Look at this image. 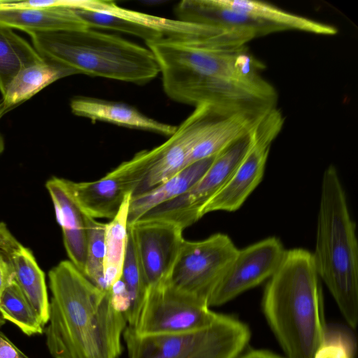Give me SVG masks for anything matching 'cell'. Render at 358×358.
Instances as JSON below:
<instances>
[{
  "instance_id": "cell-13",
  "label": "cell",
  "mask_w": 358,
  "mask_h": 358,
  "mask_svg": "<svg viewBox=\"0 0 358 358\" xmlns=\"http://www.w3.org/2000/svg\"><path fill=\"white\" fill-rule=\"evenodd\" d=\"M141 268L149 287L169 280L185 241L183 229L160 220L128 224Z\"/></svg>"
},
{
  "instance_id": "cell-27",
  "label": "cell",
  "mask_w": 358,
  "mask_h": 358,
  "mask_svg": "<svg viewBox=\"0 0 358 358\" xmlns=\"http://www.w3.org/2000/svg\"><path fill=\"white\" fill-rule=\"evenodd\" d=\"M87 258L84 275L98 288L108 292L104 280L106 223L86 216Z\"/></svg>"
},
{
  "instance_id": "cell-9",
  "label": "cell",
  "mask_w": 358,
  "mask_h": 358,
  "mask_svg": "<svg viewBox=\"0 0 358 358\" xmlns=\"http://www.w3.org/2000/svg\"><path fill=\"white\" fill-rule=\"evenodd\" d=\"M285 118L276 106L268 109L249 134L248 148L233 176L203 206L206 214L237 210L262 181L272 143L281 131Z\"/></svg>"
},
{
  "instance_id": "cell-16",
  "label": "cell",
  "mask_w": 358,
  "mask_h": 358,
  "mask_svg": "<svg viewBox=\"0 0 358 358\" xmlns=\"http://www.w3.org/2000/svg\"><path fill=\"white\" fill-rule=\"evenodd\" d=\"M45 187L62 230L64 245L69 261L84 274L87 243L86 215L69 194L64 178L52 177L45 183Z\"/></svg>"
},
{
  "instance_id": "cell-11",
  "label": "cell",
  "mask_w": 358,
  "mask_h": 358,
  "mask_svg": "<svg viewBox=\"0 0 358 358\" xmlns=\"http://www.w3.org/2000/svg\"><path fill=\"white\" fill-rule=\"evenodd\" d=\"M249 134L217 154L203 176L186 192L151 209L138 220L164 221L183 230L198 221L203 206L227 183L243 159L249 146Z\"/></svg>"
},
{
  "instance_id": "cell-28",
  "label": "cell",
  "mask_w": 358,
  "mask_h": 358,
  "mask_svg": "<svg viewBox=\"0 0 358 358\" xmlns=\"http://www.w3.org/2000/svg\"><path fill=\"white\" fill-rule=\"evenodd\" d=\"M356 341L344 327L326 325L322 341L314 358H355Z\"/></svg>"
},
{
  "instance_id": "cell-32",
  "label": "cell",
  "mask_w": 358,
  "mask_h": 358,
  "mask_svg": "<svg viewBox=\"0 0 358 358\" xmlns=\"http://www.w3.org/2000/svg\"><path fill=\"white\" fill-rule=\"evenodd\" d=\"M4 150V141L2 136L0 134V155L3 152Z\"/></svg>"
},
{
  "instance_id": "cell-6",
  "label": "cell",
  "mask_w": 358,
  "mask_h": 358,
  "mask_svg": "<svg viewBox=\"0 0 358 358\" xmlns=\"http://www.w3.org/2000/svg\"><path fill=\"white\" fill-rule=\"evenodd\" d=\"M122 336L128 358H236L250 331L239 320L219 314L210 326L190 332L141 336L127 326Z\"/></svg>"
},
{
  "instance_id": "cell-8",
  "label": "cell",
  "mask_w": 358,
  "mask_h": 358,
  "mask_svg": "<svg viewBox=\"0 0 358 358\" xmlns=\"http://www.w3.org/2000/svg\"><path fill=\"white\" fill-rule=\"evenodd\" d=\"M154 148L136 153L100 179L74 182L64 178L76 204L88 217L113 219L129 194H133L156 160Z\"/></svg>"
},
{
  "instance_id": "cell-31",
  "label": "cell",
  "mask_w": 358,
  "mask_h": 358,
  "mask_svg": "<svg viewBox=\"0 0 358 358\" xmlns=\"http://www.w3.org/2000/svg\"><path fill=\"white\" fill-rule=\"evenodd\" d=\"M236 358H283L273 352L265 350H252L242 353Z\"/></svg>"
},
{
  "instance_id": "cell-26",
  "label": "cell",
  "mask_w": 358,
  "mask_h": 358,
  "mask_svg": "<svg viewBox=\"0 0 358 358\" xmlns=\"http://www.w3.org/2000/svg\"><path fill=\"white\" fill-rule=\"evenodd\" d=\"M130 299L127 326L134 327L138 320L148 286L140 266L134 243L128 231L127 245L120 277Z\"/></svg>"
},
{
  "instance_id": "cell-29",
  "label": "cell",
  "mask_w": 358,
  "mask_h": 358,
  "mask_svg": "<svg viewBox=\"0 0 358 358\" xmlns=\"http://www.w3.org/2000/svg\"><path fill=\"white\" fill-rule=\"evenodd\" d=\"M0 358H29L0 331Z\"/></svg>"
},
{
  "instance_id": "cell-24",
  "label": "cell",
  "mask_w": 358,
  "mask_h": 358,
  "mask_svg": "<svg viewBox=\"0 0 358 358\" xmlns=\"http://www.w3.org/2000/svg\"><path fill=\"white\" fill-rule=\"evenodd\" d=\"M129 194L117 215L106 223L104 280L108 292L121 277L128 238Z\"/></svg>"
},
{
  "instance_id": "cell-22",
  "label": "cell",
  "mask_w": 358,
  "mask_h": 358,
  "mask_svg": "<svg viewBox=\"0 0 358 358\" xmlns=\"http://www.w3.org/2000/svg\"><path fill=\"white\" fill-rule=\"evenodd\" d=\"M74 74L66 67L45 61L21 71L10 83L0 101V119L11 109L29 99L44 87L64 77Z\"/></svg>"
},
{
  "instance_id": "cell-21",
  "label": "cell",
  "mask_w": 358,
  "mask_h": 358,
  "mask_svg": "<svg viewBox=\"0 0 358 358\" xmlns=\"http://www.w3.org/2000/svg\"><path fill=\"white\" fill-rule=\"evenodd\" d=\"M217 1L220 5L232 10L257 20L280 27L285 30L294 29L324 36H334L338 32L334 26L285 11L265 2L254 0Z\"/></svg>"
},
{
  "instance_id": "cell-17",
  "label": "cell",
  "mask_w": 358,
  "mask_h": 358,
  "mask_svg": "<svg viewBox=\"0 0 358 358\" xmlns=\"http://www.w3.org/2000/svg\"><path fill=\"white\" fill-rule=\"evenodd\" d=\"M73 114L93 121H103L130 129L172 136L177 126L150 118L127 104L90 97H76L71 101Z\"/></svg>"
},
{
  "instance_id": "cell-20",
  "label": "cell",
  "mask_w": 358,
  "mask_h": 358,
  "mask_svg": "<svg viewBox=\"0 0 358 358\" xmlns=\"http://www.w3.org/2000/svg\"><path fill=\"white\" fill-rule=\"evenodd\" d=\"M0 25L24 31H52L89 28L72 8L0 9Z\"/></svg>"
},
{
  "instance_id": "cell-30",
  "label": "cell",
  "mask_w": 358,
  "mask_h": 358,
  "mask_svg": "<svg viewBox=\"0 0 358 358\" xmlns=\"http://www.w3.org/2000/svg\"><path fill=\"white\" fill-rule=\"evenodd\" d=\"M13 280V274L8 263L0 255V296L6 287Z\"/></svg>"
},
{
  "instance_id": "cell-10",
  "label": "cell",
  "mask_w": 358,
  "mask_h": 358,
  "mask_svg": "<svg viewBox=\"0 0 358 358\" xmlns=\"http://www.w3.org/2000/svg\"><path fill=\"white\" fill-rule=\"evenodd\" d=\"M238 250L230 237L222 233L201 241L185 239L169 281L208 305Z\"/></svg>"
},
{
  "instance_id": "cell-5",
  "label": "cell",
  "mask_w": 358,
  "mask_h": 358,
  "mask_svg": "<svg viewBox=\"0 0 358 358\" xmlns=\"http://www.w3.org/2000/svg\"><path fill=\"white\" fill-rule=\"evenodd\" d=\"M158 63L164 92L201 78H218L250 87L277 101L275 87L259 73L264 64L246 45L220 50L185 41L162 39L146 43Z\"/></svg>"
},
{
  "instance_id": "cell-33",
  "label": "cell",
  "mask_w": 358,
  "mask_h": 358,
  "mask_svg": "<svg viewBox=\"0 0 358 358\" xmlns=\"http://www.w3.org/2000/svg\"><path fill=\"white\" fill-rule=\"evenodd\" d=\"M5 320L0 315V326L4 324Z\"/></svg>"
},
{
  "instance_id": "cell-1",
  "label": "cell",
  "mask_w": 358,
  "mask_h": 358,
  "mask_svg": "<svg viewBox=\"0 0 358 358\" xmlns=\"http://www.w3.org/2000/svg\"><path fill=\"white\" fill-rule=\"evenodd\" d=\"M52 293L46 345L53 358H118L127 326L109 292L94 285L71 262L48 273Z\"/></svg>"
},
{
  "instance_id": "cell-12",
  "label": "cell",
  "mask_w": 358,
  "mask_h": 358,
  "mask_svg": "<svg viewBox=\"0 0 358 358\" xmlns=\"http://www.w3.org/2000/svg\"><path fill=\"white\" fill-rule=\"evenodd\" d=\"M285 249L280 240L268 237L237 253L215 289L208 306H220L268 280L278 269Z\"/></svg>"
},
{
  "instance_id": "cell-4",
  "label": "cell",
  "mask_w": 358,
  "mask_h": 358,
  "mask_svg": "<svg viewBox=\"0 0 358 358\" xmlns=\"http://www.w3.org/2000/svg\"><path fill=\"white\" fill-rule=\"evenodd\" d=\"M27 34L43 58L66 67L74 74L144 84L160 73L148 48L116 35L92 28Z\"/></svg>"
},
{
  "instance_id": "cell-7",
  "label": "cell",
  "mask_w": 358,
  "mask_h": 358,
  "mask_svg": "<svg viewBox=\"0 0 358 358\" xmlns=\"http://www.w3.org/2000/svg\"><path fill=\"white\" fill-rule=\"evenodd\" d=\"M219 314L167 280L148 288L138 320L130 327L141 336L182 334L210 326Z\"/></svg>"
},
{
  "instance_id": "cell-19",
  "label": "cell",
  "mask_w": 358,
  "mask_h": 358,
  "mask_svg": "<svg viewBox=\"0 0 358 358\" xmlns=\"http://www.w3.org/2000/svg\"><path fill=\"white\" fill-rule=\"evenodd\" d=\"M215 157L194 162L155 187L131 196L128 211V224L134 222L151 209L186 192L203 176Z\"/></svg>"
},
{
  "instance_id": "cell-14",
  "label": "cell",
  "mask_w": 358,
  "mask_h": 358,
  "mask_svg": "<svg viewBox=\"0 0 358 358\" xmlns=\"http://www.w3.org/2000/svg\"><path fill=\"white\" fill-rule=\"evenodd\" d=\"M215 109L208 105L195 107L194 110L177 127L175 133L158 146V156L155 164L132 196L155 187L188 166L190 154Z\"/></svg>"
},
{
  "instance_id": "cell-15",
  "label": "cell",
  "mask_w": 358,
  "mask_h": 358,
  "mask_svg": "<svg viewBox=\"0 0 358 358\" xmlns=\"http://www.w3.org/2000/svg\"><path fill=\"white\" fill-rule=\"evenodd\" d=\"M0 255L8 263L13 279L38 316L43 326L50 317L45 279L32 252L0 222Z\"/></svg>"
},
{
  "instance_id": "cell-3",
  "label": "cell",
  "mask_w": 358,
  "mask_h": 358,
  "mask_svg": "<svg viewBox=\"0 0 358 358\" xmlns=\"http://www.w3.org/2000/svg\"><path fill=\"white\" fill-rule=\"evenodd\" d=\"M336 168L324 171L317 220L314 266L351 329L358 322V242Z\"/></svg>"
},
{
  "instance_id": "cell-25",
  "label": "cell",
  "mask_w": 358,
  "mask_h": 358,
  "mask_svg": "<svg viewBox=\"0 0 358 358\" xmlns=\"http://www.w3.org/2000/svg\"><path fill=\"white\" fill-rule=\"evenodd\" d=\"M0 315L27 336L43 332V326L38 316L14 279L0 296Z\"/></svg>"
},
{
  "instance_id": "cell-18",
  "label": "cell",
  "mask_w": 358,
  "mask_h": 358,
  "mask_svg": "<svg viewBox=\"0 0 358 358\" xmlns=\"http://www.w3.org/2000/svg\"><path fill=\"white\" fill-rule=\"evenodd\" d=\"M177 19L195 24L222 25L245 29L257 37L285 31L220 5L217 0H183L175 8Z\"/></svg>"
},
{
  "instance_id": "cell-2",
  "label": "cell",
  "mask_w": 358,
  "mask_h": 358,
  "mask_svg": "<svg viewBox=\"0 0 358 358\" xmlns=\"http://www.w3.org/2000/svg\"><path fill=\"white\" fill-rule=\"evenodd\" d=\"M262 308L287 358H314L326 324L320 278L310 252L285 250L265 286Z\"/></svg>"
},
{
  "instance_id": "cell-23",
  "label": "cell",
  "mask_w": 358,
  "mask_h": 358,
  "mask_svg": "<svg viewBox=\"0 0 358 358\" xmlns=\"http://www.w3.org/2000/svg\"><path fill=\"white\" fill-rule=\"evenodd\" d=\"M45 61L38 51L9 27L0 25V91L22 70Z\"/></svg>"
}]
</instances>
